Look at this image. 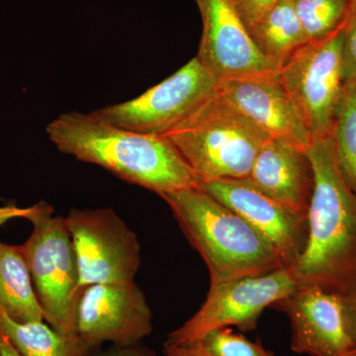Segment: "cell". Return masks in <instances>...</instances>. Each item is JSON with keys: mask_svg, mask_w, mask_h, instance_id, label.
<instances>
[{"mask_svg": "<svg viewBox=\"0 0 356 356\" xmlns=\"http://www.w3.org/2000/svg\"><path fill=\"white\" fill-rule=\"evenodd\" d=\"M46 131L60 153L102 166L159 195L200 186L191 166L163 136L117 127L93 112L60 115Z\"/></svg>", "mask_w": 356, "mask_h": 356, "instance_id": "obj_1", "label": "cell"}, {"mask_svg": "<svg viewBox=\"0 0 356 356\" xmlns=\"http://www.w3.org/2000/svg\"><path fill=\"white\" fill-rule=\"evenodd\" d=\"M307 154L315 175L308 242L290 270L298 286L343 296L356 289V194L337 168L331 138L313 140Z\"/></svg>", "mask_w": 356, "mask_h": 356, "instance_id": "obj_2", "label": "cell"}, {"mask_svg": "<svg viewBox=\"0 0 356 356\" xmlns=\"http://www.w3.org/2000/svg\"><path fill=\"white\" fill-rule=\"evenodd\" d=\"M159 197L205 261L210 286L283 269L273 248L242 217L200 187Z\"/></svg>", "mask_w": 356, "mask_h": 356, "instance_id": "obj_3", "label": "cell"}, {"mask_svg": "<svg viewBox=\"0 0 356 356\" xmlns=\"http://www.w3.org/2000/svg\"><path fill=\"white\" fill-rule=\"evenodd\" d=\"M161 136L177 147L199 182L250 177L270 139L217 90Z\"/></svg>", "mask_w": 356, "mask_h": 356, "instance_id": "obj_4", "label": "cell"}, {"mask_svg": "<svg viewBox=\"0 0 356 356\" xmlns=\"http://www.w3.org/2000/svg\"><path fill=\"white\" fill-rule=\"evenodd\" d=\"M33 231L22 248L44 320L60 334L76 337V311L83 289L65 217L44 202L29 220Z\"/></svg>", "mask_w": 356, "mask_h": 356, "instance_id": "obj_5", "label": "cell"}, {"mask_svg": "<svg viewBox=\"0 0 356 356\" xmlns=\"http://www.w3.org/2000/svg\"><path fill=\"white\" fill-rule=\"evenodd\" d=\"M298 287L291 270L285 268L210 286L202 306L166 336L163 348L198 343L210 332L225 327L254 331L262 312Z\"/></svg>", "mask_w": 356, "mask_h": 356, "instance_id": "obj_6", "label": "cell"}, {"mask_svg": "<svg viewBox=\"0 0 356 356\" xmlns=\"http://www.w3.org/2000/svg\"><path fill=\"white\" fill-rule=\"evenodd\" d=\"M77 259L81 287L135 281L140 245L112 208L76 209L65 217Z\"/></svg>", "mask_w": 356, "mask_h": 356, "instance_id": "obj_7", "label": "cell"}, {"mask_svg": "<svg viewBox=\"0 0 356 356\" xmlns=\"http://www.w3.org/2000/svg\"><path fill=\"white\" fill-rule=\"evenodd\" d=\"M343 29L318 43H307L278 70L312 139L331 136L334 115L343 95L341 48Z\"/></svg>", "mask_w": 356, "mask_h": 356, "instance_id": "obj_8", "label": "cell"}, {"mask_svg": "<svg viewBox=\"0 0 356 356\" xmlns=\"http://www.w3.org/2000/svg\"><path fill=\"white\" fill-rule=\"evenodd\" d=\"M218 84L217 79L195 57L138 97L103 107L93 113L117 127L161 135L214 95Z\"/></svg>", "mask_w": 356, "mask_h": 356, "instance_id": "obj_9", "label": "cell"}, {"mask_svg": "<svg viewBox=\"0 0 356 356\" xmlns=\"http://www.w3.org/2000/svg\"><path fill=\"white\" fill-rule=\"evenodd\" d=\"M153 332V314L135 281L84 288L76 311L77 336L98 350L103 343L131 346Z\"/></svg>", "mask_w": 356, "mask_h": 356, "instance_id": "obj_10", "label": "cell"}, {"mask_svg": "<svg viewBox=\"0 0 356 356\" xmlns=\"http://www.w3.org/2000/svg\"><path fill=\"white\" fill-rule=\"evenodd\" d=\"M199 187L242 217L273 248L283 268L296 266L308 242V216L269 197L250 177L213 180Z\"/></svg>", "mask_w": 356, "mask_h": 356, "instance_id": "obj_11", "label": "cell"}, {"mask_svg": "<svg viewBox=\"0 0 356 356\" xmlns=\"http://www.w3.org/2000/svg\"><path fill=\"white\" fill-rule=\"evenodd\" d=\"M203 22L196 58L218 83L276 74L280 67L264 57L231 0H195Z\"/></svg>", "mask_w": 356, "mask_h": 356, "instance_id": "obj_12", "label": "cell"}, {"mask_svg": "<svg viewBox=\"0 0 356 356\" xmlns=\"http://www.w3.org/2000/svg\"><path fill=\"white\" fill-rule=\"evenodd\" d=\"M270 308L291 325V350L310 356H348L353 350L344 320L343 296L318 286H299Z\"/></svg>", "mask_w": 356, "mask_h": 356, "instance_id": "obj_13", "label": "cell"}, {"mask_svg": "<svg viewBox=\"0 0 356 356\" xmlns=\"http://www.w3.org/2000/svg\"><path fill=\"white\" fill-rule=\"evenodd\" d=\"M218 90L273 139L307 149L313 139L278 72L220 81Z\"/></svg>", "mask_w": 356, "mask_h": 356, "instance_id": "obj_14", "label": "cell"}, {"mask_svg": "<svg viewBox=\"0 0 356 356\" xmlns=\"http://www.w3.org/2000/svg\"><path fill=\"white\" fill-rule=\"evenodd\" d=\"M250 178L269 197L308 216L315 175L307 151L270 138L257 154Z\"/></svg>", "mask_w": 356, "mask_h": 356, "instance_id": "obj_15", "label": "cell"}, {"mask_svg": "<svg viewBox=\"0 0 356 356\" xmlns=\"http://www.w3.org/2000/svg\"><path fill=\"white\" fill-rule=\"evenodd\" d=\"M0 311L17 323L44 321L22 248L1 242Z\"/></svg>", "mask_w": 356, "mask_h": 356, "instance_id": "obj_16", "label": "cell"}, {"mask_svg": "<svg viewBox=\"0 0 356 356\" xmlns=\"http://www.w3.org/2000/svg\"><path fill=\"white\" fill-rule=\"evenodd\" d=\"M250 36L264 57L280 67L308 43L291 0H281L250 30Z\"/></svg>", "mask_w": 356, "mask_h": 356, "instance_id": "obj_17", "label": "cell"}, {"mask_svg": "<svg viewBox=\"0 0 356 356\" xmlns=\"http://www.w3.org/2000/svg\"><path fill=\"white\" fill-rule=\"evenodd\" d=\"M0 330L23 356H90L97 350L79 336L65 337L43 321L17 323L2 311Z\"/></svg>", "mask_w": 356, "mask_h": 356, "instance_id": "obj_18", "label": "cell"}, {"mask_svg": "<svg viewBox=\"0 0 356 356\" xmlns=\"http://www.w3.org/2000/svg\"><path fill=\"white\" fill-rule=\"evenodd\" d=\"M330 138L337 168L356 194V83L344 84Z\"/></svg>", "mask_w": 356, "mask_h": 356, "instance_id": "obj_19", "label": "cell"}, {"mask_svg": "<svg viewBox=\"0 0 356 356\" xmlns=\"http://www.w3.org/2000/svg\"><path fill=\"white\" fill-rule=\"evenodd\" d=\"M308 43H318L343 29L351 0H291Z\"/></svg>", "mask_w": 356, "mask_h": 356, "instance_id": "obj_20", "label": "cell"}, {"mask_svg": "<svg viewBox=\"0 0 356 356\" xmlns=\"http://www.w3.org/2000/svg\"><path fill=\"white\" fill-rule=\"evenodd\" d=\"M213 356H274L259 343H252L229 327L208 334L200 343Z\"/></svg>", "mask_w": 356, "mask_h": 356, "instance_id": "obj_21", "label": "cell"}, {"mask_svg": "<svg viewBox=\"0 0 356 356\" xmlns=\"http://www.w3.org/2000/svg\"><path fill=\"white\" fill-rule=\"evenodd\" d=\"M341 57L344 84L356 83V0H351L343 27Z\"/></svg>", "mask_w": 356, "mask_h": 356, "instance_id": "obj_22", "label": "cell"}, {"mask_svg": "<svg viewBox=\"0 0 356 356\" xmlns=\"http://www.w3.org/2000/svg\"><path fill=\"white\" fill-rule=\"evenodd\" d=\"M281 0H231L241 19L247 26L248 31L275 4Z\"/></svg>", "mask_w": 356, "mask_h": 356, "instance_id": "obj_23", "label": "cell"}, {"mask_svg": "<svg viewBox=\"0 0 356 356\" xmlns=\"http://www.w3.org/2000/svg\"><path fill=\"white\" fill-rule=\"evenodd\" d=\"M346 331L353 348H356V289L343 296Z\"/></svg>", "mask_w": 356, "mask_h": 356, "instance_id": "obj_24", "label": "cell"}, {"mask_svg": "<svg viewBox=\"0 0 356 356\" xmlns=\"http://www.w3.org/2000/svg\"><path fill=\"white\" fill-rule=\"evenodd\" d=\"M90 356H159L152 348L142 343L131 346H111L108 350L92 353Z\"/></svg>", "mask_w": 356, "mask_h": 356, "instance_id": "obj_25", "label": "cell"}, {"mask_svg": "<svg viewBox=\"0 0 356 356\" xmlns=\"http://www.w3.org/2000/svg\"><path fill=\"white\" fill-rule=\"evenodd\" d=\"M38 208L39 203L27 208H20L14 205L0 207V227L16 218H24V219L30 220L36 214Z\"/></svg>", "mask_w": 356, "mask_h": 356, "instance_id": "obj_26", "label": "cell"}, {"mask_svg": "<svg viewBox=\"0 0 356 356\" xmlns=\"http://www.w3.org/2000/svg\"><path fill=\"white\" fill-rule=\"evenodd\" d=\"M163 353L166 356H213L201 343L180 348H163Z\"/></svg>", "mask_w": 356, "mask_h": 356, "instance_id": "obj_27", "label": "cell"}, {"mask_svg": "<svg viewBox=\"0 0 356 356\" xmlns=\"http://www.w3.org/2000/svg\"><path fill=\"white\" fill-rule=\"evenodd\" d=\"M0 356H23L16 350L1 330H0Z\"/></svg>", "mask_w": 356, "mask_h": 356, "instance_id": "obj_28", "label": "cell"}, {"mask_svg": "<svg viewBox=\"0 0 356 356\" xmlns=\"http://www.w3.org/2000/svg\"><path fill=\"white\" fill-rule=\"evenodd\" d=\"M348 356H356V348L351 350L350 353H348Z\"/></svg>", "mask_w": 356, "mask_h": 356, "instance_id": "obj_29", "label": "cell"}]
</instances>
